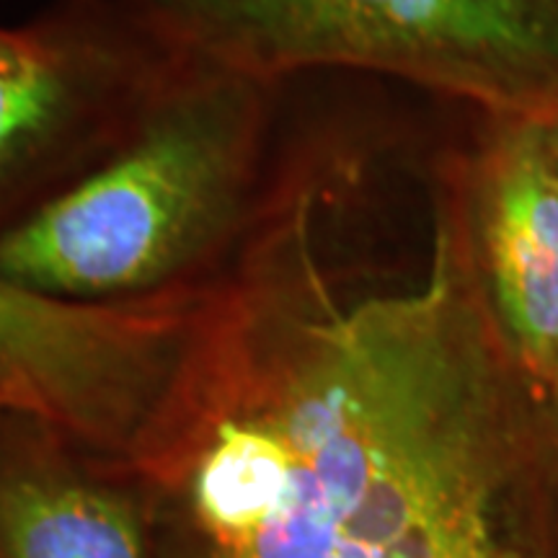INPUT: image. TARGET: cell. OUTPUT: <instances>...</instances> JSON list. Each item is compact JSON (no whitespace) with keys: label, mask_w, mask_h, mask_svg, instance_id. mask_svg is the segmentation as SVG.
<instances>
[{"label":"cell","mask_w":558,"mask_h":558,"mask_svg":"<svg viewBox=\"0 0 558 558\" xmlns=\"http://www.w3.org/2000/svg\"><path fill=\"white\" fill-rule=\"evenodd\" d=\"M282 184L209 284L132 478L213 558H505L501 418L456 233L422 284L344 303Z\"/></svg>","instance_id":"1"},{"label":"cell","mask_w":558,"mask_h":558,"mask_svg":"<svg viewBox=\"0 0 558 558\" xmlns=\"http://www.w3.org/2000/svg\"><path fill=\"white\" fill-rule=\"evenodd\" d=\"M153 94L109 160L0 230V279L70 303L181 288L264 205V83L184 65Z\"/></svg>","instance_id":"2"},{"label":"cell","mask_w":558,"mask_h":558,"mask_svg":"<svg viewBox=\"0 0 558 558\" xmlns=\"http://www.w3.org/2000/svg\"><path fill=\"white\" fill-rule=\"evenodd\" d=\"M166 58L264 86L365 68L509 101L558 73V0H117Z\"/></svg>","instance_id":"3"},{"label":"cell","mask_w":558,"mask_h":558,"mask_svg":"<svg viewBox=\"0 0 558 558\" xmlns=\"http://www.w3.org/2000/svg\"><path fill=\"white\" fill-rule=\"evenodd\" d=\"M202 288L70 303L0 279V418L130 473L197 329Z\"/></svg>","instance_id":"4"},{"label":"cell","mask_w":558,"mask_h":558,"mask_svg":"<svg viewBox=\"0 0 558 558\" xmlns=\"http://www.w3.org/2000/svg\"><path fill=\"white\" fill-rule=\"evenodd\" d=\"M150 50L114 0H62L29 26H0V218L73 148L99 73Z\"/></svg>","instance_id":"5"},{"label":"cell","mask_w":558,"mask_h":558,"mask_svg":"<svg viewBox=\"0 0 558 558\" xmlns=\"http://www.w3.org/2000/svg\"><path fill=\"white\" fill-rule=\"evenodd\" d=\"M3 558H145L135 499L47 458L0 473Z\"/></svg>","instance_id":"6"},{"label":"cell","mask_w":558,"mask_h":558,"mask_svg":"<svg viewBox=\"0 0 558 558\" xmlns=\"http://www.w3.org/2000/svg\"><path fill=\"white\" fill-rule=\"evenodd\" d=\"M499 308L535 365L558 367V179L535 150L501 171L488 213Z\"/></svg>","instance_id":"7"}]
</instances>
